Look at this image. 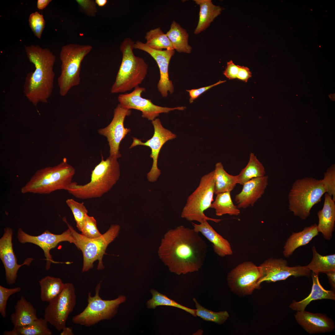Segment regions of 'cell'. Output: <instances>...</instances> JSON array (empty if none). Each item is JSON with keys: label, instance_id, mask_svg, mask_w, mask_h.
<instances>
[{"label": "cell", "instance_id": "6", "mask_svg": "<svg viewBox=\"0 0 335 335\" xmlns=\"http://www.w3.org/2000/svg\"><path fill=\"white\" fill-rule=\"evenodd\" d=\"M326 190L321 179L305 177L293 183L288 194V209L295 216L304 220L310 210L319 202Z\"/></svg>", "mask_w": 335, "mask_h": 335}, {"label": "cell", "instance_id": "20", "mask_svg": "<svg viewBox=\"0 0 335 335\" xmlns=\"http://www.w3.org/2000/svg\"><path fill=\"white\" fill-rule=\"evenodd\" d=\"M294 316L297 323L310 334L331 332L335 328L333 321L324 314L304 310L297 311Z\"/></svg>", "mask_w": 335, "mask_h": 335}, {"label": "cell", "instance_id": "36", "mask_svg": "<svg viewBox=\"0 0 335 335\" xmlns=\"http://www.w3.org/2000/svg\"><path fill=\"white\" fill-rule=\"evenodd\" d=\"M150 292L152 297L146 303L148 308L154 309L158 306H169L180 308L190 313L194 316H197L196 309H191L181 305L154 289H151Z\"/></svg>", "mask_w": 335, "mask_h": 335}, {"label": "cell", "instance_id": "28", "mask_svg": "<svg viewBox=\"0 0 335 335\" xmlns=\"http://www.w3.org/2000/svg\"><path fill=\"white\" fill-rule=\"evenodd\" d=\"M166 34L172 44L174 50L180 53H191L192 48L188 43L189 34L179 24L173 21L170 29Z\"/></svg>", "mask_w": 335, "mask_h": 335}, {"label": "cell", "instance_id": "18", "mask_svg": "<svg viewBox=\"0 0 335 335\" xmlns=\"http://www.w3.org/2000/svg\"><path fill=\"white\" fill-rule=\"evenodd\" d=\"M134 48L147 52L157 62L160 73V78L157 85V88L162 96L167 97L168 92L171 94L173 93L174 88L172 81L169 79L168 67L170 60L174 54V50H155L149 47L145 43L140 41H137L135 43Z\"/></svg>", "mask_w": 335, "mask_h": 335}, {"label": "cell", "instance_id": "5", "mask_svg": "<svg viewBox=\"0 0 335 335\" xmlns=\"http://www.w3.org/2000/svg\"><path fill=\"white\" fill-rule=\"evenodd\" d=\"M134 43L128 38L121 44L122 59L111 88L112 93H123L135 88L142 83L147 75L148 65L142 58L134 55L133 51Z\"/></svg>", "mask_w": 335, "mask_h": 335}, {"label": "cell", "instance_id": "44", "mask_svg": "<svg viewBox=\"0 0 335 335\" xmlns=\"http://www.w3.org/2000/svg\"><path fill=\"white\" fill-rule=\"evenodd\" d=\"M226 81V80H220L217 82L213 84L208 86L201 87L197 89H193L190 90H187L186 91L189 92L190 97V98L189 99L190 102V103H192L195 99H197L201 94L208 90L213 87L224 83Z\"/></svg>", "mask_w": 335, "mask_h": 335}, {"label": "cell", "instance_id": "9", "mask_svg": "<svg viewBox=\"0 0 335 335\" xmlns=\"http://www.w3.org/2000/svg\"><path fill=\"white\" fill-rule=\"evenodd\" d=\"M215 176L214 170L202 176L199 185L187 198L181 213V217L190 221L199 223L205 221L216 223L221 220L208 217L204 212L210 208L214 194Z\"/></svg>", "mask_w": 335, "mask_h": 335}, {"label": "cell", "instance_id": "17", "mask_svg": "<svg viewBox=\"0 0 335 335\" xmlns=\"http://www.w3.org/2000/svg\"><path fill=\"white\" fill-rule=\"evenodd\" d=\"M131 113L130 109L118 104L114 109L113 118L109 124L98 130L99 134L107 138L110 148V156L118 159L122 156L119 151L120 143L131 130L124 127V120L126 117L129 116Z\"/></svg>", "mask_w": 335, "mask_h": 335}, {"label": "cell", "instance_id": "42", "mask_svg": "<svg viewBox=\"0 0 335 335\" xmlns=\"http://www.w3.org/2000/svg\"><path fill=\"white\" fill-rule=\"evenodd\" d=\"M20 287L7 288L0 285V313L3 317L6 316V307L8 298L11 295L19 292Z\"/></svg>", "mask_w": 335, "mask_h": 335}, {"label": "cell", "instance_id": "38", "mask_svg": "<svg viewBox=\"0 0 335 335\" xmlns=\"http://www.w3.org/2000/svg\"><path fill=\"white\" fill-rule=\"evenodd\" d=\"M66 203L72 212L77 227L81 231L85 225L87 210L83 202H78L72 199H67Z\"/></svg>", "mask_w": 335, "mask_h": 335}, {"label": "cell", "instance_id": "25", "mask_svg": "<svg viewBox=\"0 0 335 335\" xmlns=\"http://www.w3.org/2000/svg\"><path fill=\"white\" fill-rule=\"evenodd\" d=\"M318 234L317 225L316 224L305 227L301 231L293 232L284 246V255L285 257H289L296 249L307 244Z\"/></svg>", "mask_w": 335, "mask_h": 335}, {"label": "cell", "instance_id": "2", "mask_svg": "<svg viewBox=\"0 0 335 335\" xmlns=\"http://www.w3.org/2000/svg\"><path fill=\"white\" fill-rule=\"evenodd\" d=\"M25 50L29 61L35 68L26 77L24 93L28 100L36 106L40 103H47L52 93L56 56L49 49L37 45L27 46Z\"/></svg>", "mask_w": 335, "mask_h": 335}, {"label": "cell", "instance_id": "35", "mask_svg": "<svg viewBox=\"0 0 335 335\" xmlns=\"http://www.w3.org/2000/svg\"><path fill=\"white\" fill-rule=\"evenodd\" d=\"M146 44L156 50H174L173 46L166 34L159 27L147 32L145 37Z\"/></svg>", "mask_w": 335, "mask_h": 335}, {"label": "cell", "instance_id": "41", "mask_svg": "<svg viewBox=\"0 0 335 335\" xmlns=\"http://www.w3.org/2000/svg\"><path fill=\"white\" fill-rule=\"evenodd\" d=\"M333 165L325 173L323 179H321L326 190V193L331 196L335 201V172Z\"/></svg>", "mask_w": 335, "mask_h": 335}, {"label": "cell", "instance_id": "46", "mask_svg": "<svg viewBox=\"0 0 335 335\" xmlns=\"http://www.w3.org/2000/svg\"><path fill=\"white\" fill-rule=\"evenodd\" d=\"M251 77L252 73L248 68L239 65L237 78L247 82Z\"/></svg>", "mask_w": 335, "mask_h": 335}, {"label": "cell", "instance_id": "29", "mask_svg": "<svg viewBox=\"0 0 335 335\" xmlns=\"http://www.w3.org/2000/svg\"><path fill=\"white\" fill-rule=\"evenodd\" d=\"M40 287V299L43 302H50L62 292L65 283L59 278L46 276L39 281Z\"/></svg>", "mask_w": 335, "mask_h": 335}, {"label": "cell", "instance_id": "3", "mask_svg": "<svg viewBox=\"0 0 335 335\" xmlns=\"http://www.w3.org/2000/svg\"><path fill=\"white\" fill-rule=\"evenodd\" d=\"M117 159L109 156L105 160L101 155V161L92 171L90 181L83 185L72 182L66 190L81 199L100 197L108 192L119 179L120 165Z\"/></svg>", "mask_w": 335, "mask_h": 335}, {"label": "cell", "instance_id": "33", "mask_svg": "<svg viewBox=\"0 0 335 335\" xmlns=\"http://www.w3.org/2000/svg\"><path fill=\"white\" fill-rule=\"evenodd\" d=\"M47 323L44 318H38L27 325L5 331L3 335H51L52 332L48 327Z\"/></svg>", "mask_w": 335, "mask_h": 335}, {"label": "cell", "instance_id": "7", "mask_svg": "<svg viewBox=\"0 0 335 335\" xmlns=\"http://www.w3.org/2000/svg\"><path fill=\"white\" fill-rule=\"evenodd\" d=\"M92 49L90 45L73 43L62 47L60 54L61 72L57 79L61 96H65L72 88L79 84L82 62Z\"/></svg>", "mask_w": 335, "mask_h": 335}, {"label": "cell", "instance_id": "34", "mask_svg": "<svg viewBox=\"0 0 335 335\" xmlns=\"http://www.w3.org/2000/svg\"><path fill=\"white\" fill-rule=\"evenodd\" d=\"M210 208L215 210L216 215L218 216L225 214L237 216L240 213L239 209L234 204L229 191L217 194Z\"/></svg>", "mask_w": 335, "mask_h": 335}, {"label": "cell", "instance_id": "22", "mask_svg": "<svg viewBox=\"0 0 335 335\" xmlns=\"http://www.w3.org/2000/svg\"><path fill=\"white\" fill-rule=\"evenodd\" d=\"M192 224L196 231L201 233L211 243L214 252L218 256L223 257L232 254L231 246L228 241L217 233L207 221L205 220L199 224L194 222Z\"/></svg>", "mask_w": 335, "mask_h": 335}, {"label": "cell", "instance_id": "16", "mask_svg": "<svg viewBox=\"0 0 335 335\" xmlns=\"http://www.w3.org/2000/svg\"><path fill=\"white\" fill-rule=\"evenodd\" d=\"M17 238L19 241L22 244L31 243L38 246L42 249L46 258V268L47 270L49 269L51 263H61L53 261L50 253L51 249L55 248L61 242L68 241L74 244L75 243L72 231L69 227L67 230L60 234H55L46 230L38 236L29 234L20 228L17 232Z\"/></svg>", "mask_w": 335, "mask_h": 335}, {"label": "cell", "instance_id": "31", "mask_svg": "<svg viewBox=\"0 0 335 335\" xmlns=\"http://www.w3.org/2000/svg\"><path fill=\"white\" fill-rule=\"evenodd\" d=\"M313 257L311 262L305 267L318 275L319 273L335 270V254L323 256L317 252L315 246L312 247Z\"/></svg>", "mask_w": 335, "mask_h": 335}, {"label": "cell", "instance_id": "37", "mask_svg": "<svg viewBox=\"0 0 335 335\" xmlns=\"http://www.w3.org/2000/svg\"><path fill=\"white\" fill-rule=\"evenodd\" d=\"M196 308V315L203 320L223 324L227 319L229 315L226 311L215 312L205 308L201 305L195 298H193Z\"/></svg>", "mask_w": 335, "mask_h": 335}, {"label": "cell", "instance_id": "32", "mask_svg": "<svg viewBox=\"0 0 335 335\" xmlns=\"http://www.w3.org/2000/svg\"><path fill=\"white\" fill-rule=\"evenodd\" d=\"M265 173L262 164L255 154L251 153L247 164L236 175L237 184L243 185L252 179L264 176Z\"/></svg>", "mask_w": 335, "mask_h": 335}, {"label": "cell", "instance_id": "50", "mask_svg": "<svg viewBox=\"0 0 335 335\" xmlns=\"http://www.w3.org/2000/svg\"><path fill=\"white\" fill-rule=\"evenodd\" d=\"M96 3L98 6L102 7L104 6L107 3V0H96Z\"/></svg>", "mask_w": 335, "mask_h": 335}, {"label": "cell", "instance_id": "4", "mask_svg": "<svg viewBox=\"0 0 335 335\" xmlns=\"http://www.w3.org/2000/svg\"><path fill=\"white\" fill-rule=\"evenodd\" d=\"M74 168L64 158L57 165L47 167L37 171L21 188L23 194H49L54 191L67 190L72 182Z\"/></svg>", "mask_w": 335, "mask_h": 335}, {"label": "cell", "instance_id": "45", "mask_svg": "<svg viewBox=\"0 0 335 335\" xmlns=\"http://www.w3.org/2000/svg\"><path fill=\"white\" fill-rule=\"evenodd\" d=\"M224 74L229 79L237 78L239 65L235 64L232 60L227 62Z\"/></svg>", "mask_w": 335, "mask_h": 335}, {"label": "cell", "instance_id": "24", "mask_svg": "<svg viewBox=\"0 0 335 335\" xmlns=\"http://www.w3.org/2000/svg\"><path fill=\"white\" fill-rule=\"evenodd\" d=\"M318 275L312 272L311 276L313 284L310 293L301 301L293 302L289 306L291 309L297 311L304 310L307 306L313 300L322 299L335 300L334 291L324 289L320 283Z\"/></svg>", "mask_w": 335, "mask_h": 335}, {"label": "cell", "instance_id": "8", "mask_svg": "<svg viewBox=\"0 0 335 335\" xmlns=\"http://www.w3.org/2000/svg\"><path fill=\"white\" fill-rule=\"evenodd\" d=\"M63 220L71 230L75 240V244L82 251L83 256L82 272H87L92 268L93 263L98 261L97 269L103 270L105 267L102 261L103 255L108 245L117 236L120 227L117 224L112 225L108 230L100 237L90 239L77 232L68 223L65 218Z\"/></svg>", "mask_w": 335, "mask_h": 335}, {"label": "cell", "instance_id": "14", "mask_svg": "<svg viewBox=\"0 0 335 335\" xmlns=\"http://www.w3.org/2000/svg\"><path fill=\"white\" fill-rule=\"evenodd\" d=\"M145 91V88L138 86L130 93L120 94L118 96L119 104L127 109H134L141 111L143 118L151 121L156 118L161 113H167L175 110H183L186 109L183 106L169 108L156 105L151 100L142 97V93Z\"/></svg>", "mask_w": 335, "mask_h": 335}, {"label": "cell", "instance_id": "43", "mask_svg": "<svg viewBox=\"0 0 335 335\" xmlns=\"http://www.w3.org/2000/svg\"><path fill=\"white\" fill-rule=\"evenodd\" d=\"M76 2L83 12L87 15L95 16L97 12L95 1L91 0H77Z\"/></svg>", "mask_w": 335, "mask_h": 335}, {"label": "cell", "instance_id": "13", "mask_svg": "<svg viewBox=\"0 0 335 335\" xmlns=\"http://www.w3.org/2000/svg\"><path fill=\"white\" fill-rule=\"evenodd\" d=\"M154 132L153 136L145 142H142L136 138H133V141L129 149L138 145L149 147L151 149L150 158L153 159L152 168L147 174V178L150 182L157 181L161 174L157 165L158 159L159 152L163 145L168 141L175 139L176 135L163 126L160 119L155 118L152 121Z\"/></svg>", "mask_w": 335, "mask_h": 335}, {"label": "cell", "instance_id": "11", "mask_svg": "<svg viewBox=\"0 0 335 335\" xmlns=\"http://www.w3.org/2000/svg\"><path fill=\"white\" fill-rule=\"evenodd\" d=\"M76 296L74 285L65 283L60 293L45 309L44 318L59 332L66 327V320L76 305Z\"/></svg>", "mask_w": 335, "mask_h": 335}, {"label": "cell", "instance_id": "10", "mask_svg": "<svg viewBox=\"0 0 335 335\" xmlns=\"http://www.w3.org/2000/svg\"><path fill=\"white\" fill-rule=\"evenodd\" d=\"M101 285L100 282L96 286L94 296L90 292L88 293L87 305L83 311L73 317L74 323L89 327L101 321L110 319L117 314L120 305L126 301V297L123 295L113 300L102 299L99 295Z\"/></svg>", "mask_w": 335, "mask_h": 335}, {"label": "cell", "instance_id": "1", "mask_svg": "<svg viewBox=\"0 0 335 335\" xmlns=\"http://www.w3.org/2000/svg\"><path fill=\"white\" fill-rule=\"evenodd\" d=\"M199 233L180 225L168 230L158 253L169 271L177 275L198 271L203 265L208 246Z\"/></svg>", "mask_w": 335, "mask_h": 335}, {"label": "cell", "instance_id": "27", "mask_svg": "<svg viewBox=\"0 0 335 335\" xmlns=\"http://www.w3.org/2000/svg\"><path fill=\"white\" fill-rule=\"evenodd\" d=\"M199 6V17L194 34H197L205 30L221 13L222 8L214 5L211 0H194Z\"/></svg>", "mask_w": 335, "mask_h": 335}, {"label": "cell", "instance_id": "48", "mask_svg": "<svg viewBox=\"0 0 335 335\" xmlns=\"http://www.w3.org/2000/svg\"><path fill=\"white\" fill-rule=\"evenodd\" d=\"M51 1V0H38L37 7L39 10H43L46 7Z\"/></svg>", "mask_w": 335, "mask_h": 335}, {"label": "cell", "instance_id": "23", "mask_svg": "<svg viewBox=\"0 0 335 335\" xmlns=\"http://www.w3.org/2000/svg\"><path fill=\"white\" fill-rule=\"evenodd\" d=\"M332 197L327 193L324 195L322 208L317 212L319 219L317 229L325 239L330 240L335 227V203Z\"/></svg>", "mask_w": 335, "mask_h": 335}, {"label": "cell", "instance_id": "47", "mask_svg": "<svg viewBox=\"0 0 335 335\" xmlns=\"http://www.w3.org/2000/svg\"><path fill=\"white\" fill-rule=\"evenodd\" d=\"M329 283L333 291L335 289V270L330 271L326 272Z\"/></svg>", "mask_w": 335, "mask_h": 335}, {"label": "cell", "instance_id": "15", "mask_svg": "<svg viewBox=\"0 0 335 335\" xmlns=\"http://www.w3.org/2000/svg\"><path fill=\"white\" fill-rule=\"evenodd\" d=\"M259 266L261 273L258 283L259 285L264 281L275 282L285 280L291 276L309 278L311 275V271L305 266H289L287 261L282 258H269Z\"/></svg>", "mask_w": 335, "mask_h": 335}, {"label": "cell", "instance_id": "39", "mask_svg": "<svg viewBox=\"0 0 335 335\" xmlns=\"http://www.w3.org/2000/svg\"><path fill=\"white\" fill-rule=\"evenodd\" d=\"M29 22L34 35L38 38H40L45 25L43 15L37 11L33 12L29 16Z\"/></svg>", "mask_w": 335, "mask_h": 335}, {"label": "cell", "instance_id": "30", "mask_svg": "<svg viewBox=\"0 0 335 335\" xmlns=\"http://www.w3.org/2000/svg\"><path fill=\"white\" fill-rule=\"evenodd\" d=\"M214 170L215 176L214 194L217 195L232 191L237 184L236 176L227 173L220 162L216 164Z\"/></svg>", "mask_w": 335, "mask_h": 335}, {"label": "cell", "instance_id": "19", "mask_svg": "<svg viewBox=\"0 0 335 335\" xmlns=\"http://www.w3.org/2000/svg\"><path fill=\"white\" fill-rule=\"evenodd\" d=\"M12 234V229L7 227L4 229L3 235L0 239V258L5 268L7 282L10 285L16 283L17 273L20 267L24 265L29 266L33 260L32 258H28L22 264H18L13 248Z\"/></svg>", "mask_w": 335, "mask_h": 335}, {"label": "cell", "instance_id": "21", "mask_svg": "<svg viewBox=\"0 0 335 335\" xmlns=\"http://www.w3.org/2000/svg\"><path fill=\"white\" fill-rule=\"evenodd\" d=\"M267 176L254 178L243 185L241 191L235 195V201L239 209L252 206L264 194L268 184Z\"/></svg>", "mask_w": 335, "mask_h": 335}, {"label": "cell", "instance_id": "40", "mask_svg": "<svg viewBox=\"0 0 335 335\" xmlns=\"http://www.w3.org/2000/svg\"><path fill=\"white\" fill-rule=\"evenodd\" d=\"M81 232L82 235L90 239L97 238L102 234L98 230L96 219L93 217L89 216L87 214L86 216L85 225Z\"/></svg>", "mask_w": 335, "mask_h": 335}, {"label": "cell", "instance_id": "26", "mask_svg": "<svg viewBox=\"0 0 335 335\" xmlns=\"http://www.w3.org/2000/svg\"><path fill=\"white\" fill-rule=\"evenodd\" d=\"M14 308L15 311L10 316L14 328L27 325L38 318L36 309L23 296L17 301Z\"/></svg>", "mask_w": 335, "mask_h": 335}, {"label": "cell", "instance_id": "49", "mask_svg": "<svg viewBox=\"0 0 335 335\" xmlns=\"http://www.w3.org/2000/svg\"><path fill=\"white\" fill-rule=\"evenodd\" d=\"M61 335H73L74 333L73 332V329L72 327L66 326L62 330Z\"/></svg>", "mask_w": 335, "mask_h": 335}, {"label": "cell", "instance_id": "12", "mask_svg": "<svg viewBox=\"0 0 335 335\" xmlns=\"http://www.w3.org/2000/svg\"><path fill=\"white\" fill-rule=\"evenodd\" d=\"M261 275L259 266L246 261L238 265L228 274L227 280L232 291L239 295H247L260 287L258 283Z\"/></svg>", "mask_w": 335, "mask_h": 335}]
</instances>
